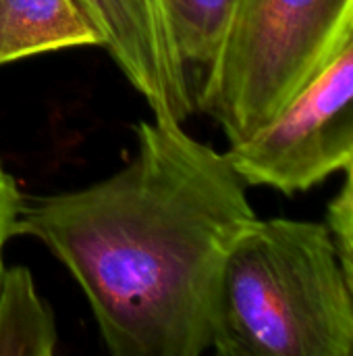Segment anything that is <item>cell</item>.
<instances>
[{"mask_svg": "<svg viewBox=\"0 0 353 356\" xmlns=\"http://www.w3.org/2000/svg\"><path fill=\"white\" fill-rule=\"evenodd\" d=\"M221 356H353V294L327 223L256 219L231 248L214 309Z\"/></svg>", "mask_w": 353, "mask_h": 356, "instance_id": "cell-2", "label": "cell"}, {"mask_svg": "<svg viewBox=\"0 0 353 356\" xmlns=\"http://www.w3.org/2000/svg\"><path fill=\"white\" fill-rule=\"evenodd\" d=\"M248 186L308 192L353 163V38L289 102L248 138L229 144Z\"/></svg>", "mask_w": 353, "mask_h": 356, "instance_id": "cell-4", "label": "cell"}, {"mask_svg": "<svg viewBox=\"0 0 353 356\" xmlns=\"http://www.w3.org/2000/svg\"><path fill=\"white\" fill-rule=\"evenodd\" d=\"M52 309L40 296L27 267H4L0 275V356H52L56 353Z\"/></svg>", "mask_w": 353, "mask_h": 356, "instance_id": "cell-7", "label": "cell"}, {"mask_svg": "<svg viewBox=\"0 0 353 356\" xmlns=\"http://www.w3.org/2000/svg\"><path fill=\"white\" fill-rule=\"evenodd\" d=\"M353 38V0H241L193 92L235 144L264 125Z\"/></svg>", "mask_w": 353, "mask_h": 356, "instance_id": "cell-3", "label": "cell"}, {"mask_svg": "<svg viewBox=\"0 0 353 356\" xmlns=\"http://www.w3.org/2000/svg\"><path fill=\"white\" fill-rule=\"evenodd\" d=\"M23 194L12 179V175L2 167L0 163V275L4 269V246L10 238H15V223L19 217V211L23 207Z\"/></svg>", "mask_w": 353, "mask_h": 356, "instance_id": "cell-9", "label": "cell"}, {"mask_svg": "<svg viewBox=\"0 0 353 356\" xmlns=\"http://www.w3.org/2000/svg\"><path fill=\"white\" fill-rule=\"evenodd\" d=\"M246 188L227 152L152 117L112 175L23 200L15 236L73 275L110 355L200 356L227 257L258 219Z\"/></svg>", "mask_w": 353, "mask_h": 356, "instance_id": "cell-1", "label": "cell"}, {"mask_svg": "<svg viewBox=\"0 0 353 356\" xmlns=\"http://www.w3.org/2000/svg\"><path fill=\"white\" fill-rule=\"evenodd\" d=\"M75 46H102L81 0H0V67Z\"/></svg>", "mask_w": 353, "mask_h": 356, "instance_id": "cell-5", "label": "cell"}, {"mask_svg": "<svg viewBox=\"0 0 353 356\" xmlns=\"http://www.w3.org/2000/svg\"><path fill=\"white\" fill-rule=\"evenodd\" d=\"M81 4L119 69L150 67L166 52L169 33L158 0H81Z\"/></svg>", "mask_w": 353, "mask_h": 356, "instance_id": "cell-6", "label": "cell"}, {"mask_svg": "<svg viewBox=\"0 0 353 356\" xmlns=\"http://www.w3.org/2000/svg\"><path fill=\"white\" fill-rule=\"evenodd\" d=\"M191 92L212 65L241 0H158Z\"/></svg>", "mask_w": 353, "mask_h": 356, "instance_id": "cell-8", "label": "cell"}]
</instances>
